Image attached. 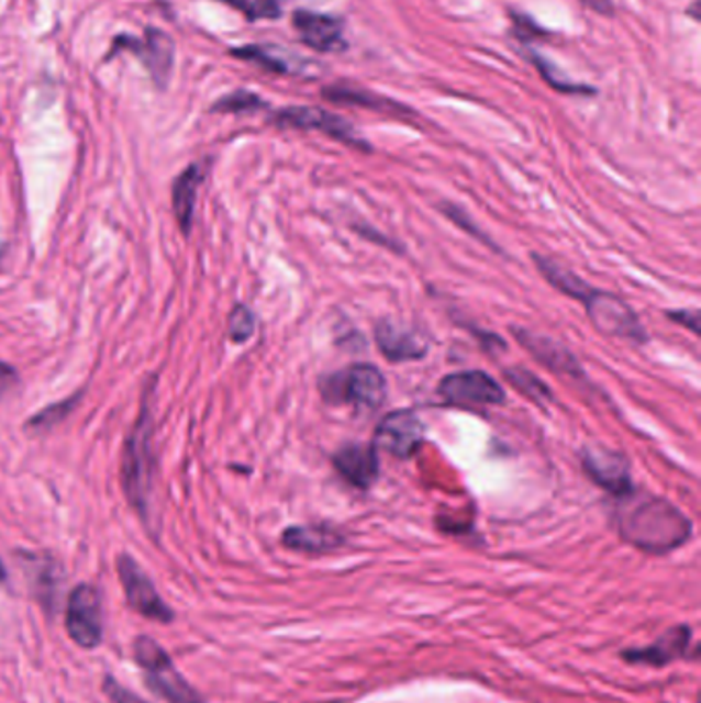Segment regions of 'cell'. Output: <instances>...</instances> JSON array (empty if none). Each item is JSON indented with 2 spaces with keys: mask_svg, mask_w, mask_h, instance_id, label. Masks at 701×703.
I'll return each mask as SVG.
<instances>
[{
  "mask_svg": "<svg viewBox=\"0 0 701 703\" xmlns=\"http://www.w3.org/2000/svg\"><path fill=\"white\" fill-rule=\"evenodd\" d=\"M622 500L615 521L627 544L646 554L665 556L689 542L693 525L669 500L660 495H636V490Z\"/></svg>",
  "mask_w": 701,
  "mask_h": 703,
  "instance_id": "6da1fadb",
  "label": "cell"
},
{
  "mask_svg": "<svg viewBox=\"0 0 701 703\" xmlns=\"http://www.w3.org/2000/svg\"><path fill=\"white\" fill-rule=\"evenodd\" d=\"M153 414L148 401H144L141 416L127 436L122 455V490L127 502L143 518L148 516L151 488H153Z\"/></svg>",
  "mask_w": 701,
  "mask_h": 703,
  "instance_id": "7a4b0ae2",
  "label": "cell"
},
{
  "mask_svg": "<svg viewBox=\"0 0 701 703\" xmlns=\"http://www.w3.org/2000/svg\"><path fill=\"white\" fill-rule=\"evenodd\" d=\"M319 393L330 405H352L358 412H375L387 400V381L375 365L358 362L325 375L319 381Z\"/></svg>",
  "mask_w": 701,
  "mask_h": 703,
  "instance_id": "3957f363",
  "label": "cell"
},
{
  "mask_svg": "<svg viewBox=\"0 0 701 703\" xmlns=\"http://www.w3.org/2000/svg\"><path fill=\"white\" fill-rule=\"evenodd\" d=\"M134 660L144 674V683L151 691L169 703H208L177 671L171 656L159 641L151 636L134 639Z\"/></svg>",
  "mask_w": 701,
  "mask_h": 703,
  "instance_id": "277c9868",
  "label": "cell"
},
{
  "mask_svg": "<svg viewBox=\"0 0 701 703\" xmlns=\"http://www.w3.org/2000/svg\"><path fill=\"white\" fill-rule=\"evenodd\" d=\"M582 304L587 309L590 323L603 336L622 337L634 344L648 342V334L637 317L636 311L620 297L592 288Z\"/></svg>",
  "mask_w": 701,
  "mask_h": 703,
  "instance_id": "5b68a950",
  "label": "cell"
},
{
  "mask_svg": "<svg viewBox=\"0 0 701 703\" xmlns=\"http://www.w3.org/2000/svg\"><path fill=\"white\" fill-rule=\"evenodd\" d=\"M66 632L85 650H96L103 641L101 594L93 584H77L68 594Z\"/></svg>",
  "mask_w": 701,
  "mask_h": 703,
  "instance_id": "8992f818",
  "label": "cell"
},
{
  "mask_svg": "<svg viewBox=\"0 0 701 703\" xmlns=\"http://www.w3.org/2000/svg\"><path fill=\"white\" fill-rule=\"evenodd\" d=\"M115 568H118V576H120L130 609H134L146 620H153L159 624H171L176 620L174 609L160 599L153 580L144 572L138 561L127 554H122L115 561Z\"/></svg>",
  "mask_w": 701,
  "mask_h": 703,
  "instance_id": "52a82bcc",
  "label": "cell"
},
{
  "mask_svg": "<svg viewBox=\"0 0 701 703\" xmlns=\"http://www.w3.org/2000/svg\"><path fill=\"white\" fill-rule=\"evenodd\" d=\"M271 124H276L278 129L292 130H318L327 134L330 138L340 141V143L348 144L352 148H360L370 153V146L367 141H363L350 122L337 113L321 110V108H311V105H294V108H285L280 112L271 115Z\"/></svg>",
  "mask_w": 701,
  "mask_h": 703,
  "instance_id": "ba28073f",
  "label": "cell"
},
{
  "mask_svg": "<svg viewBox=\"0 0 701 703\" xmlns=\"http://www.w3.org/2000/svg\"><path fill=\"white\" fill-rule=\"evenodd\" d=\"M438 395L459 408H478V405H502L507 401V393L483 370H461L450 372L438 383Z\"/></svg>",
  "mask_w": 701,
  "mask_h": 703,
  "instance_id": "9c48e42d",
  "label": "cell"
},
{
  "mask_svg": "<svg viewBox=\"0 0 701 703\" xmlns=\"http://www.w3.org/2000/svg\"><path fill=\"white\" fill-rule=\"evenodd\" d=\"M582 467L590 480L615 498H625L634 492L632 467L622 450L589 445L582 448Z\"/></svg>",
  "mask_w": 701,
  "mask_h": 703,
  "instance_id": "30bf717a",
  "label": "cell"
},
{
  "mask_svg": "<svg viewBox=\"0 0 701 703\" xmlns=\"http://www.w3.org/2000/svg\"><path fill=\"white\" fill-rule=\"evenodd\" d=\"M426 426L412 410H396L382 417L375 432V448H382L396 459H410L422 447Z\"/></svg>",
  "mask_w": 701,
  "mask_h": 703,
  "instance_id": "8fae6325",
  "label": "cell"
},
{
  "mask_svg": "<svg viewBox=\"0 0 701 703\" xmlns=\"http://www.w3.org/2000/svg\"><path fill=\"white\" fill-rule=\"evenodd\" d=\"M375 342L382 356L393 362H415L429 354V339L414 327L396 320H379L375 323Z\"/></svg>",
  "mask_w": 701,
  "mask_h": 703,
  "instance_id": "7c38bea8",
  "label": "cell"
},
{
  "mask_svg": "<svg viewBox=\"0 0 701 703\" xmlns=\"http://www.w3.org/2000/svg\"><path fill=\"white\" fill-rule=\"evenodd\" d=\"M512 334L516 337V342L543 367L549 368L558 375L585 379V370H582L580 360L574 356L572 350H568L564 344H559L558 339L528 332L525 327H512Z\"/></svg>",
  "mask_w": 701,
  "mask_h": 703,
  "instance_id": "4fadbf2b",
  "label": "cell"
},
{
  "mask_svg": "<svg viewBox=\"0 0 701 703\" xmlns=\"http://www.w3.org/2000/svg\"><path fill=\"white\" fill-rule=\"evenodd\" d=\"M292 25L301 35L309 48L335 54L348 48V42L344 37V21L340 16L323 15L313 11H294Z\"/></svg>",
  "mask_w": 701,
  "mask_h": 703,
  "instance_id": "5bb4252c",
  "label": "cell"
},
{
  "mask_svg": "<svg viewBox=\"0 0 701 703\" xmlns=\"http://www.w3.org/2000/svg\"><path fill=\"white\" fill-rule=\"evenodd\" d=\"M332 461H334L335 471L358 490L372 488L381 473V464H379L375 445L348 443L335 450Z\"/></svg>",
  "mask_w": 701,
  "mask_h": 703,
  "instance_id": "9a60e30c",
  "label": "cell"
},
{
  "mask_svg": "<svg viewBox=\"0 0 701 703\" xmlns=\"http://www.w3.org/2000/svg\"><path fill=\"white\" fill-rule=\"evenodd\" d=\"M693 639V632L689 625H677L669 629L667 634H663L650 646L646 648H632V650H623V660L632 662V665H646V667H667L677 658H686L689 652Z\"/></svg>",
  "mask_w": 701,
  "mask_h": 703,
  "instance_id": "2e32d148",
  "label": "cell"
},
{
  "mask_svg": "<svg viewBox=\"0 0 701 703\" xmlns=\"http://www.w3.org/2000/svg\"><path fill=\"white\" fill-rule=\"evenodd\" d=\"M344 544H346L344 533L332 525H299V527H288L282 533L285 547L307 556L330 554Z\"/></svg>",
  "mask_w": 701,
  "mask_h": 703,
  "instance_id": "e0dca14e",
  "label": "cell"
},
{
  "mask_svg": "<svg viewBox=\"0 0 701 703\" xmlns=\"http://www.w3.org/2000/svg\"><path fill=\"white\" fill-rule=\"evenodd\" d=\"M127 44H132V49H136L141 54V58L148 68V72L153 75L155 82L159 87H165V82L171 75V66H174V54H176L174 40L159 30H146L144 42L127 40Z\"/></svg>",
  "mask_w": 701,
  "mask_h": 703,
  "instance_id": "ac0fdd59",
  "label": "cell"
},
{
  "mask_svg": "<svg viewBox=\"0 0 701 703\" xmlns=\"http://www.w3.org/2000/svg\"><path fill=\"white\" fill-rule=\"evenodd\" d=\"M321 93L327 101L342 103V105H358V108H367V110H375L385 115H396V118L410 115V110L403 108L398 101L370 93L360 87H352V85H332V87H325Z\"/></svg>",
  "mask_w": 701,
  "mask_h": 703,
  "instance_id": "d6986e66",
  "label": "cell"
},
{
  "mask_svg": "<svg viewBox=\"0 0 701 703\" xmlns=\"http://www.w3.org/2000/svg\"><path fill=\"white\" fill-rule=\"evenodd\" d=\"M531 259H533V264L537 266V270L542 272L543 278H545L552 287L556 288V290L564 292L566 297L576 299V301H580V303L589 297L590 290H592L589 282H585V280H582L578 274L572 272V270L564 268L556 259L542 256V254H531Z\"/></svg>",
  "mask_w": 701,
  "mask_h": 703,
  "instance_id": "ffe728a7",
  "label": "cell"
},
{
  "mask_svg": "<svg viewBox=\"0 0 701 703\" xmlns=\"http://www.w3.org/2000/svg\"><path fill=\"white\" fill-rule=\"evenodd\" d=\"M200 183H202V169L198 165L188 167L174 183V210H176L177 223L183 233H190Z\"/></svg>",
  "mask_w": 701,
  "mask_h": 703,
  "instance_id": "44dd1931",
  "label": "cell"
},
{
  "mask_svg": "<svg viewBox=\"0 0 701 703\" xmlns=\"http://www.w3.org/2000/svg\"><path fill=\"white\" fill-rule=\"evenodd\" d=\"M504 379L509 381L521 395H525L526 400L535 405H542L545 408L547 403L554 401V393L547 384L543 383L542 379L531 372L525 367H510L504 368Z\"/></svg>",
  "mask_w": 701,
  "mask_h": 703,
  "instance_id": "7402d4cb",
  "label": "cell"
},
{
  "mask_svg": "<svg viewBox=\"0 0 701 703\" xmlns=\"http://www.w3.org/2000/svg\"><path fill=\"white\" fill-rule=\"evenodd\" d=\"M233 56H237L241 60L254 63L255 66H262L276 75H299L304 72V66L292 65V58H282L278 52L264 46H243V48L233 49Z\"/></svg>",
  "mask_w": 701,
  "mask_h": 703,
  "instance_id": "603a6c76",
  "label": "cell"
},
{
  "mask_svg": "<svg viewBox=\"0 0 701 703\" xmlns=\"http://www.w3.org/2000/svg\"><path fill=\"white\" fill-rule=\"evenodd\" d=\"M531 60H533V65L539 68V72H542L543 79L547 80V85L554 87L559 93H568V96L570 93L572 96L574 93L576 96H594L597 93V89H592L589 85H578V82H572V79L564 77L556 66L547 63L539 54H531Z\"/></svg>",
  "mask_w": 701,
  "mask_h": 703,
  "instance_id": "cb8c5ba5",
  "label": "cell"
},
{
  "mask_svg": "<svg viewBox=\"0 0 701 703\" xmlns=\"http://www.w3.org/2000/svg\"><path fill=\"white\" fill-rule=\"evenodd\" d=\"M254 311L249 306H245V304H237L229 315V337L235 344H245L249 337L254 336Z\"/></svg>",
  "mask_w": 701,
  "mask_h": 703,
  "instance_id": "d4e9b609",
  "label": "cell"
},
{
  "mask_svg": "<svg viewBox=\"0 0 701 703\" xmlns=\"http://www.w3.org/2000/svg\"><path fill=\"white\" fill-rule=\"evenodd\" d=\"M262 108H266V103L259 99V96L249 91H235L231 96L223 97L212 110L223 113H252Z\"/></svg>",
  "mask_w": 701,
  "mask_h": 703,
  "instance_id": "484cf974",
  "label": "cell"
},
{
  "mask_svg": "<svg viewBox=\"0 0 701 703\" xmlns=\"http://www.w3.org/2000/svg\"><path fill=\"white\" fill-rule=\"evenodd\" d=\"M441 212L445 214L446 219L450 221L453 224H457L461 231H465L467 235H471V237H476V239L481 241L483 245H490V247H494L498 249V245L492 243V239L479 228L478 224L474 223V219L465 212V210L459 209L457 204H450V202H443L441 204ZM500 252V249H498Z\"/></svg>",
  "mask_w": 701,
  "mask_h": 703,
  "instance_id": "4316f807",
  "label": "cell"
},
{
  "mask_svg": "<svg viewBox=\"0 0 701 703\" xmlns=\"http://www.w3.org/2000/svg\"><path fill=\"white\" fill-rule=\"evenodd\" d=\"M75 403H77V398L64 400L63 403H56V405H49L44 412H40L37 416H33L32 420H30L27 428L40 432L49 431L52 426H56L63 417H66V414L75 408Z\"/></svg>",
  "mask_w": 701,
  "mask_h": 703,
  "instance_id": "83f0119b",
  "label": "cell"
},
{
  "mask_svg": "<svg viewBox=\"0 0 701 703\" xmlns=\"http://www.w3.org/2000/svg\"><path fill=\"white\" fill-rule=\"evenodd\" d=\"M512 35L521 42V44H528L542 35H547L545 30H542L533 19H528L525 13H512Z\"/></svg>",
  "mask_w": 701,
  "mask_h": 703,
  "instance_id": "f1b7e54d",
  "label": "cell"
},
{
  "mask_svg": "<svg viewBox=\"0 0 701 703\" xmlns=\"http://www.w3.org/2000/svg\"><path fill=\"white\" fill-rule=\"evenodd\" d=\"M103 693L108 695V700L112 703H151L143 700L141 695L132 693L130 689L124 688L120 681H115L112 674H105L103 677V683H101Z\"/></svg>",
  "mask_w": 701,
  "mask_h": 703,
  "instance_id": "f546056e",
  "label": "cell"
},
{
  "mask_svg": "<svg viewBox=\"0 0 701 703\" xmlns=\"http://www.w3.org/2000/svg\"><path fill=\"white\" fill-rule=\"evenodd\" d=\"M665 315H667L672 323H679V325L687 327L691 334L700 336V313H698V311L679 309V311H667Z\"/></svg>",
  "mask_w": 701,
  "mask_h": 703,
  "instance_id": "4dcf8cb0",
  "label": "cell"
},
{
  "mask_svg": "<svg viewBox=\"0 0 701 703\" xmlns=\"http://www.w3.org/2000/svg\"><path fill=\"white\" fill-rule=\"evenodd\" d=\"M280 0H254L249 19H278Z\"/></svg>",
  "mask_w": 701,
  "mask_h": 703,
  "instance_id": "1f68e13d",
  "label": "cell"
},
{
  "mask_svg": "<svg viewBox=\"0 0 701 703\" xmlns=\"http://www.w3.org/2000/svg\"><path fill=\"white\" fill-rule=\"evenodd\" d=\"M585 7H589L590 11L599 13V15H615V0H580Z\"/></svg>",
  "mask_w": 701,
  "mask_h": 703,
  "instance_id": "d6a6232c",
  "label": "cell"
},
{
  "mask_svg": "<svg viewBox=\"0 0 701 703\" xmlns=\"http://www.w3.org/2000/svg\"><path fill=\"white\" fill-rule=\"evenodd\" d=\"M16 383V372L9 365L0 362V391H7Z\"/></svg>",
  "mask_w": 701,
  "mask_h": 703,
  "instance_id": "836d02e7",
  "label": "cell"
},
{
  "mask_svg": "<svg viewBox=\"0 0 701 703\" xmlns=\"http://www.w3.org/2000/svg\"><path fill=\"white\" fill-rule=\"evenodd\" d=\"M221 2H226L229 7H233V9H237L241 13H245V15H252V2L254 0H221Z\"/></svg>",
  "mask_w": 701,
  "mask_h": 703,
  "instance_id": "e575fe53",
  "label": "cell"
},
{
  "mask_svg": "<svg viewBox=\"0 0 701 703\" xmlns=\"http://www.w3.org/2000/svg\"><path fill=\"white\" fill-rule=\"evenodd\" d=\"M7 580V568H4V563L0 560V582H4Z\"/></svg>",
  "mask_w": 701,
  "mask_h": 703,
  "instance_id": "d590c367",
  "label": "cell"
}]
</instances>
